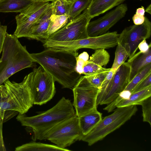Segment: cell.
I'll use <instances>...</instances> for the list:
<instances>
[{
  "mask_svg": "<svg viewBox=\"0 0 151 151\" xmlns=\"http://www.w3.org/2000/svg\"><path fill=\"white\" fill-rule=\"evenodd\" d=\"M1 0H0V1H1Z\"/></svg>",
  "mask_w": 151,
  "mask_h": 151,
  "instance_id": "cell-43",
  "label": "cell"
},
{
  "mask_svg": "<svg viewBox=\"0 0 151 151\" xmlns=\"http://www.w3.org/2000/svg\"><path fill=\"white\" fill-rule=\"evenodd\" d=\"M68 3L71 4L73 3L76 0H65Z\"/></svg>",
  "mask_w": 151,
  "mask_h": 151,
  "instance_id": "cell-40",
  "label": "cell"
},
{
  "mask_svg": "<svg viewBox=\"0 0 151 151\" xmlns=\"http://www.w3.org/2000/svg\"><path fill=\"white\" fill-rule=\"evenodd\" d=\"M111 68H103L100 71L93 74L85 76L88 81L94 86L100 88Z\"/></svg>",
  "mask_w": 151,
  "mask_h": 151,
  "instance_id": "cell-28",
  "label": "cell"
},
{
  "mask_svg": "<svg viewBox=\"0 0 151 151\" xmlns=\"http://www.w3.org/2000/svg\"><path fill=\"white\" fill-rule=\"evenodd\" d=\"M150 86H151V73L139 83L132 93L140 91Z\"/></svg>",
  "mask_w": 151,
  "mask_h": 151,
  "instance_id": "cell-32",
  "label": "cell"
},
{
  "mask_svg": "<svg viewBox=\"0 0 151 151\" xmlns=\"http://www.w3.org/2000/svg\"><path fill=\"white\" fill-rule=\"evenodd\" d=\"M127 62L131 67L130 82L143 68L151 63V47L145 52L139 51L135 54L132 57L129 58Z\"/></svg>",
  "mask_w": 151,
  "mask_h": 151,
  "instance_id": "cell-17",
  "label": "cell"
},
{
  "mask_svg": "<svg viewBox=\"0 0 151 151\" xmlns=\"http://www.w3.org/2000/svg\"><path fill=\"white\" fill-rule=\"evenodd\" d=\"M100 88L93 85L85 76H81L73 88L76 114L78 117L97 110L96 101Z\"/></svg>",
  "mask_w": 151,
  "mask_h": 151,
  "instance_id": "cell-8",
  "label": "cell"
},
{
  "mask_svg": "<svg viewBox=\"0 0 151 151\" xmlns=\"http://www.w3.org/2000/svg\"><path fill=\"white\" fill-rule=\"evenodd\" d=\"M1 85L0 91V113L3 117L6 110L17 111L23 114L33 104L29 88L24 78L20 83L8 79Z\"/></svg>",
  "mask_w": 151,
  "mask_h": 151,
  "instance_id": "cell-4",
  "label": "cell"
},
{
  "mask_svg": "<svg viewBox=\"0 0 151 151\" xmlns=\"http://www.w3.org/2000/svg\"><path fill=\"white\" fill-rule=\"evenodd\" d=\"M49 1L35 2L15 17L17 27L14 35L18 38H28L31 29L35 23L49 7Z\"/></svg>",
  "mask_w": 151,
  "mask_h": 151,
  "instance_id": "cell-10",
  "label": "cell"
},
{
  "mask_svg": "<svg viewBox=\"0 0 151 151\" xmlns=\"http://www.w3.org/2000/svg\"><path fill=\"white\" fill-rule=\"evenodd\" d=\"M145 11V9L143 6H142L141 7L137 9L136 14H139L142 15L144 16Z\"/></svg>",
  "mask_w": 151,
  "mask_h": 151,
  "instance_id": "cell-38",
  "label": "cell"
},
{
  "mask_svg": "<svg viewBox=\"0 0 151 151\" xmlns=\"http://www.w3.org/2000/svg\"><path fill=\"white\" fill-rule=\"evenodd\" d=\"M15 151H69L70 150L60 148L56 145H50L31 142L18 146L15 148Z\"/></svg>",
  "mask_w": 151,
  "mask_h": 151,
  "instance_id": "cell-21",
  "label": "cell"
},
{
  "mask_svg": "<svg viewBox=\"0 0 151 151\" xmlns=\"http://www.w3.org/2000/svg\"><path fill=\"white\" fill-rule=\"evenodd\" d=\"M52 14V4L40 17L32 28L28 37L29 39L40 41L43 43L48 38V28L50 18Z\"/></svg>",
  "mask_w": 151,
  "mask_h": 151,
  "instance_id": "cell-14",
  "label": "cell"
},
{
  "mask_svg": "<svg viewBox=\"0 0 151 151\" xmlns=\"http://www.w3.org/2000/svg\"><path fill=\"white\" fill-rule=\"evenodd\" d=\"M110 55L105 49L96 50L83 67L82 74L88 76L100 71L109 62Z\"/></svg>",
  "mask_w": 151,
  "mask_h": 151,
  "instance_id": "cell-15",
  "label": "cell"
},
{
  "mask_svg": "<svg viewBox=\"0 0 151 151\" xmlns=\"http://www.w3.org/2000/svg\"><path fill=\"white\" fill-rule=\"evenodd\" d=\"M69 20V15H57L52 14L48 29V37L64 26L68 22Z\"/></svg>",
  "mask_w": 151,
  "mask_h": 151,
  "instance_id": "cell-23",
  "label": "cell"
},
{
  "mask_svg": "<svg viewBox=\"0 0 151 151\" xmlns=\"http://www.w3.org/2000/svg\"><path fill=\"white\" fill-rule=\"evenodd\" d=\"M30 55L63 88H73L81 76L76 70L78 53L48 48Z\"/></svg>",
  "mask_w": 151,
  "mask_h": 151,
  "instance_id": "cell-1",
  "label": "cell"
},
{
  "mask_svg": "<svg viewBox=\"0 0 151 151\" xmlns=\"http://www.w3.org/2000/svg\"><path fill=\"white\" fill-rule=\"evenodd\" d=\"M88 59L89 55L86 52H83L77 57L76 70L80 74H82L83 67Z\"/></svg>",
  "mask_w": 151,
  "mask_h": 151,
  "instance_id": "cell-31",
  "label": "cell"
},
{
  "mask_svg": "<svg viewBox=\"0 0 151 151\" xmlns=\"http://www.w3.org/2000/svg\"></svg>",
  "mask_w": 151,
  "mask_h": 151,
  "instance_id": "cell-44",
  "label": "cell"
},
{
  "mask_svg": "<svg viewBox=\"0 0 151 151\" xmlns=\"http://www.w3.org/2000/svg\"><path fill=\"white\" fill-rule=\"evenodd\" d=\"M76 114L70 100L64 97L50 109L37 115L30 117L19 113L16 119L23 126L31 128L34 141L43 140L45 134L60 122Z\"/></svg>",
  "mask_w": 151,
  "mask_h": 151,
  "instance_id": "cell-2",
  "label": "cell"
},
{
  "mask_svg": "<svg viewBox=\"0 0 151 151\" xmlns=\"http://www.w3.org/2000/svg\"><path fill=\"white\" fill-rule=\"evenodd\" d=\"M91 19L86 9L81 14L50 35L47 40L66 42L87 38V28Z\"/></svg>",
  "mask_w": 151,
  "mask_h": 151,
  "instance_id": "cell-9",
  "label": "cell"
},
{
  "mask_svg": "<svg viewBox=\"0 0 151 151\" xmlns=\"http://www.w3.org/2000/svg\"><path fill=\"white\" fill-rule=\"evenodd\" d=\"M151 35V22L145 17L144 22L142 24H134L125 28L119 34L118 42L128 51L130 58L135 54L139 44L149 38Z\"/></svg>",
  "mask_w": 151,
  "mask_h": 151,
  "instance_id": "cell-11",
  "label": "cell"
},
{
  "mask_svg": "<svg viewBox=\"0 0 151 151\" xmlns=\"http://www.w3.org/2000/svg\"><path fill=\"white\" fill-rule=\"evenodd\" d=\"M145 12L149 13L151 14V5L150 4L147 7L145 10Z\"/></svg>",
  "mask_w": 151,
  "mask_h": 151,
  "instance_id": "cell-39",
  "label": "cell"
},
{
  "mask_svg": "<svg viewBox=\"0 0 151 151\" xmlns=\"http://www.w3.org/2000/svg\"><path fill=\"white\" fill-rule=\"evenodd\" d=\"M151 47V43L148 45L146 42V40H145L141 41L138 45V48L140 50V51L142 52H145Z\"/></svg>",
  "mask_w": 151,
  "mask_h": 151,
  "instance_id": "cell-36",
  "label": "cell"
},
{
  "mask_svg": "<svg viewBox=\"0 0 151 151\" xmlns=\"http://www.w3.org/2000/svg\"><path fill=\"white\" fill-rule=\"evenodd\" d=\"M151 73V63L143 68L129 82L124 90L132 93L136 86L148 74Z\"/></svg>",
  "mask_w": 151,
  "mask_h": 151,
  "instance_id": "cell-25",
  "label": "cell"
},
{
  "mask_svg": "<svg viewBox=\"0 0 151 151\" xmlns=\"http://www.w3.org/2000/svg\"><path fill=\"white\" fill-rule=\"evenodd\" d=\"M145 18L144 16L135 14L132 17V20L134 24L140 25L144 23Z\"/></svg>",
  "mask_w": 151,
  "mask_h": 151,
  "instance_id": "cell-35",
  "label": "cell"
},
{
  "mask_svg": "<svg viewBox=\"0 0 151 151\" xmlns=\"http://www.w3.org/2000/svg\"><path fill=\"white\" fill-rule=\"evenodd\" d=\"M102 119V114L94 110L78 117L79 126L84 136L91 131Z\"/></svg>",
  "mask_w": 151,
  "mask_h": 151,
  "instance_id": "cell-18",
  "label": "cell"
},
{
  "mask_svg": "<svg viewBox=\"0 0 151 151\" xmlns=\"http://www.w3.org/2000/svg\"><path fill=\"white\" fill-rule=\"evenodd\" d=\"M131 93V92L129 91L124 90L113 101L107 104V106L104 108V110L108 112L112 111L116 107V105L118 103L123 100L128 99Z\"/></svg>",
  "mask_w": 151,
  "mask_h": 151,
  "instance_id": "cell-30",
  "label": "cell"
},
{
  "mask_svg": "<svg viewBox=\"0 0 151 151\" xmlns=\"http://www.w3.org/2000/svg\"><path fill=\"white\" fill-rule=\"evenodd\" d=\"M39 1H51V2H53V1H55V0H38Z\"/></svg>",
  "mask_w": 151,
  "mask_h": 151,
  "instance_id": "cell-41",
  "label": "cell"
},
{
  "mask_svg": "<svg viewBox=\"0 0 151 151\" xmlns=\"http://www.w3.org/2000/svg\"><path fill=\"white\" fill-rule=\"evenodd\" d=\"M52 14L55 15H69L71 4L65 0H55L52 2Z\"/></svg>",
  "mask_w": 151,
  "mask_h": 151,
  "instance_id": "cell-27",
  "label": "cell"
},
{
  "mask_svg": "<svg viewBox=\"0 0 151 151\" xmlns=\"http://www.w3.org/2000/svg\"><path fill=\"white\" fill-rule=\"evenodd\" d=\"M115 71L111 69L103 82L98 94L96 101L97 105H100L109 91L112 86Z\"/></svg>",
  "mask_w": 151,
  "mask_h": 151,
  "instance_id": "cell-22",
  "label": "cell"
},
{
  "mask_svg": "<svg viewBox=\"0 0 151 151\" xmlns=\"http://www.w3.org/2000/svg\"><path fill=\"white\" fill-rule=\"evenodd\" d=\"M19 112L13 110H6L5 111L3 120V123L6 122L14 116L16 115Z\"/></svg>",
  "mask_w": 151,
  "mask_h": 151,
  "instance_id": "cell-37",
  "label": "cell"
},
{
  "mask_svg": "<svg viewBox=\"0 0 151 151\" xmlns=\"http://www.w3.org/2000/svg\"><path fill=\"white\" fill-rule=\"evenodd\" d=\"M24 79L30 91L33 104H45L54 96L55 81L42 66L34 68Z\"/></svg>",
  "mask_w": 151,
  "mask_h": 151,
  "instance_id": "cell-6",
  "label": "cell"
},
{
  "mask_svg": "<svg viewBox=\"0 0 151 151\" xmlns=\"http://www.w3.org/2000/svg\"><path fill=\"white\" fill-rule=\"evenodd\" d=\"M91 0H76L72 3L69 14V20L71 21L80 15L88 6Z\"/></svg>",
  "mask_w": 151,
  "mask_h": 151,
  "instance_id": "cell-26",
  "label": "cell"
},
{
  "mask_svg": "<svg viewBox=\"0 0 151 151\" xmlns=\"http://www.w3.org/2000/svg\"><path fill=\"white\" fill-rule=\"evenodd\" d=\"M6 30L7 26L2 25L0 22V54L2 51Z\"/></svg>",
  "mask_w": 151,
  "mask_h": 151,
  "instance_id": "cell-33",
  "label": "cell"
},
{
  "mask_svg": "<svg viewBox=\"0 0 151 151\" xmlns=\"http://www.w3.org/2000/svg\"><path fill=\"white\" fill-rule=\"evenodd\" d=\"M1 85L0 86V91L1 89Z\"/></svg>",
  "mask_w": 151,
  "mask_h": 151,
  "instance_id": "cell-42",
  "label": "cell"
},
{
  "mask_svg": "<svg viewBox=\"0 0 151 151\" xmlns=\"http://www.w3.org/2000/svg\"><path fill=\"white\" fill-rule=\"evenodd\" d=\"M116 46L114 60L111 68L115 71L129 56L128 52L121 44L118 42Z\"/></svg>",
  "mask_w": 151,
  "mask_h": 151,
  "instance_id": "cell-24",
  "label": "cell"
},
{
  "mask_svg": "<svg viewBox=\"0 0 151 151\" xmlns=\"http://www.w3.org/2000/svg\"><path fill=\"white\" fill-rule=\"evenodd\" d=\"M142 106L143 121L148 123L151 126V96L141 103Z\"/></svg>",
  "mask_w": 151,
  "mask_h": 151,
  "instance_id": "cell-29",
  "label": "cell"
},
{
  "mask_svg": "<svg viewBox=\"0 0 151 151\" xmlns=\"http://www.w3.org/2000/svg\"><path fill=\"white\" fill-rule=\"evenodd\" d=\"M83 136L79 126L78 117L76 114L49 130L43 140H49L58 147L65 149L76 141L81 140Z\"/></svg>",
  "mask_w": 151,
  "mask_h": 151,
  "instance_id": "cell-7",
  "label": "cell"
},
{
  "mask_svg": "<svg viewBox=\"0 0 151 151\" xmlns=\"http://www.w3.org/2000/svg\"><path fill=\"white\" fill-rule=\"evenodd\" d=\"M131 67L125 62L116 70L111 88L100 105L108 104L113 101L124 91L129 82Z\"/></svg>",
  "mask_w": 151,
  "mask_h": 151,
  "instance_id": "cell-13",
  "label": "cell"
},
{
  "mask_svg": "<svg viewBox=\"0 0 151 151\" xmlns=\"http://www.w3.org/2000/svg\"><path fill=\"white\" fill-rule=\"evenodd\" d=\"M3 120V118L0 113V151H6L3 136L2 125Z\"/></svg>",
  "mask_w": 151,
  "mask_h": 151,
  "instance_id": "cell-34",
  "label": "cell"
},
{
  "mask_svg": "<svg viewBox=\"0 0 151 151\" xmlns=\"http://www.w3.org/2000/svg\"><path fill=\"white\" fill-rule=\"evenodd\" d=\"M127 10L126 4H122L104 16L90 22L87 28L88 37L96 36L107 33L111 28L125 16Z\"/></svg>",
  "mask_w": 151,
  "mask_h": 151,
  "instance_id": "cell-12",
  "label": "cell"
},
{
  "mask_svg": "<svg viewBox=\"0 0 151 151\" xmlns=\"http://www.w3.org/2000/svg\"><path fill=\"white\" fill-rule=\"evenodd\" d=\"M0 58V86L12 76L35 62L26 47L23 46L14 34L7 32Z\"/></svg>",
  "mask_w": 151,
  "mask_h": 151,
  "instance_id": "cell-3",
  "label": "cell"
},
{
  "mask_svg": "<svg viewBox=\"0 0 151 151\" xmlns=\"http://www.w3.org/2000/svg\"><path fill=\"white\" fill-rule=\"evenodd\" d=\"M114 112L102 119L100 122L81 140L90 146L103 139L119 128L134 115L138 109L136 105L117 107Z\"/></svg>",
  "mask_w": 151,
  "mask_h": 151,
  "instance_id": "cell-5",
  "label": "cell"
},
{
  "mask_svg": "<svg viewBox=\"0 0 151 151\" xmlns=\"http://www.w3.org/2000/svg\"><path fill=\"white\" fill-rule=\"evenodd\" d=\"M38 0H1L0 12L21 13Z\"/></svg>",
  "mask_w": 151,
  "mask_h": 151,
  "instance_id": "cell-19",
  "label": "cell"
},
{
  "mask_svg": "<svg viewBox=\"0 0 151 151\" xmlns=\"http://www.w3.org/2000/svg\"><path fill=\"white\" fill-rule=\"evenodd\" d=\"M125 0H91L86 8L91 19L122 4Z\"/></svg>",
  "mask_w": 151,
  "mask_h": 151,
  "instance_id": "cell-16",
  "label": "cell"
},
{
  "mask_svg": "<svg viewBox=\"0 0 151 151\" xmlns=\"http://www.w3.org/2000/svg\"><path fill=\"white\" fill-rule=\"evenodd\" d=\"M150 96L151 86L140 91L132 93L128 99L121 101L116 105V107L140 105L143 101Z\"/></svg>",
  "mask_w": 151,
  "mask_h": 151,
  "instance_id": "cell-20",
  "label": "cell"
}]
</instances>
